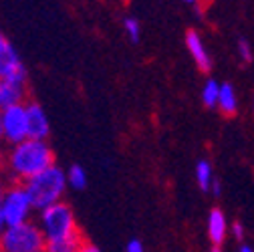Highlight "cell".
<instances>
[{
  "instance_id": "3",
  "label": "cell",
  "mask_w": 254,
  "mask_h": 252,
  "mask_svg": "<svg viewBox=\"0 0 254 252\" xmlns=\"http://www.w3.org/2000/svg\"><path fill=\"white\" fill-rule=\"evenodd\" d=\"M39 228L45 236V240H59V238H65L71 236L75 232H79L77 228V220L75 214L71 210V206H67L65 202H59L53 204L45 210L39 212Z\"/></svg>"
},
{
  "instance_id": "5",
  "label": "cell",
  "mask_w": 254,
  "mask_h": 252,
  "mask_svg": "<svg viewBox=\"0 0 254 252\" xmlns=\"http://www.w3.org/2000/svg\"><path fill=\"white\" fill-rule=\"evenodd\" d=\"M35 212L33 200H30L24 184H12L6 188L4 200H2V220L4 226H20L30 222V216Z\"/></svg>"
},
{
  "instance_id": "24",
  "label": "cell",
  "mask_w": 254,
  "mask_h": 252,
  "mask_svg": "<svg viewBox=\"0 0 254 252\" xmlns=\"http://www.w3.org/2000/svg\"><path fill=\"white\" fill-rule=\"evenodd\" d=\"M220 188H222V186H220V180L214 178V182H212V192H214V196H220Z\"/></svg>"
},
{
  "instance_id": "25",
  "label": "cell",
  "mask_w": 254,
  "mask_h": 252,
  "mask_svg": "<svg viewBox=\"0 0 254 252\" xmlns=\"http://www.w3.org/2000/svg\"><path fill=\"white\" fill-rule=\"evenodd\" d=\"M2 170H6V155L0 149V174H2Z\"/></svg>"
},
{
  "instance_id": "6",
  "label": "cell",
  "mask_w": 254,
  "mask_h": 252,
  "mask_svg": "<svg viewBox=\"0 0 254 252\" xmlns=\"http://www.w3.org/2000/svg\"><path fill=\"white\" fill-rule=\"evenodd\" d=\"M0 119H2L6 143L16 145V143H22L28 139V111H26L24 103L0 109Z\"/></svg>"
},
{
  "instance_id": "26",
  "label": "cell",
  "mask_w": 254,
  "mask_h": 252,
  "mask_svg": "<svg viewBox=\"0 0 254 252\" xmlns=\"http://www.w3.org/2000/svg\"><path fill=\"white\" fill-rule=\"evenodd\" d=\"M4 141V129H2V119H0V143Z\"/></svg>"
},
{
  "instance_id": "4",
  "label": "cell",
  "mask_w": 254,
  "mask_h": 252,
  "mask_svg": "<svg viewBox=\"0 0 254 252\" xmlns=\"http://www.w3.org/2000/svg\"><path fill=\"white\" fill-rule=\"evenodd\" d=\"M45 236L37 222L10 226L0 232V252H43Z\"/></svg>"
},
{
  "instance_id": "17",
  "label": "cell",
  "mask_w": 254,
  "mask_h": 252,
  "mask_svg": "<svg viewBox=\"0 0 254 252\" xmlns=\"http://www.w3.org/2000/svg\"><path fill=\"white\" fill-rule=\"evenodd\" d=\"M123 28H125V33H127V37H129L131 43H139V39H141V24H139L137 18L127 16L123 20Z\"/></svg>"
},
{
  "instance_id": "7",
  "label": "cell",
  "mask_w": 254,
  "mask_h": 252,
  "mask_svg": "<svg viewBox=\"0 0 254 252\" xmlns=\"http://www.w3.org/2000/svg\"><path fill=\"white\" fill-rule=\"evenodd\" d=\"M0 79L12 83H26V69L12 45H8L4 53L0 55Z\"/></svg>"
},
{
  "instance_id": "29",
  "label": "cell",
  "mask_w": 254,
  "mask_h": 252,
  "mask_svg": "<svg viewBox=\"0 0 254 252\" xmlns=\"http://www.w3.org/2000/svg\"><path fill=\"white\" fill-rule=\"evenodd\" d=\"M0 89H2V79H0Z\"/></svg>"
},
{
  "instance_id": "11",
  "label": "cell",
  "mask_w": 254,
  "mask_h": 252,
  "mask_svg": "<svg viewBox=\"0 0 254 252\" xmlns=\"http://www.w3.org/2000/svg\"><path fill=\"white\" fill-rule=\"evenodd\" d=\"M208 236L212 240L214 246H220L224 242V236H226V216L222 210L214 208L210 214H208Z\"/></svg>"
},
{
  "instance_id": "13",
  "label": "cell",
  "mask_w": 254,
  "mask_h": 252,
  "mask_svg": "<svg viewBox=\"0 0 254 252\" xmlns=\"http://www.w3.org/2000/svg\"><path fill=\"white\" fill-rule=\"evenodd\" d=\"M236 93H234V87L232 83H222L220 85V97H218V109L222 111V115L226 117H232L236 115Z\"/></svg>"
},
{
  "instance_id": "28",
  "label": "cell",
  "mask_w": 254,
  "mask_h": 252,
  "mask_svg": "<svg viewBox=\"0 0 254 252\" xmlns=\"http://www.w3.org/2000/svg\"><path fill=\"white\" fill-rule=\"evenodd\" d=\"M212 252H222V250H220V246H214V248H212Z\"/></svg>"
},
{
  "instance_id": "8",
  "label": "cell",
  "mask_w": 254,
  "mask_h": 252,
  "mask_svg": "<svg viewBox=\"0 0 254 252\" xmlns=\"http://www.w3.org/2000/svg\"><path fill=\"white\" fill-rule=\"evenodd\" d=\"M28 139L47 141L51 135V121L39 103H28Z\"/></svg>"
},
{
  "instance_id": "19",
  "label": "cell",
  "mask_w": 254,
  "mask_h": 252,
  "mask_svg": "<svg viewBox=\"0 0 254 252\" xmlns=\"http://www.w3.org/2000/svg\"><path fill=\"white\" fill-rule=\"evenodd\" d=\"M125 252H145V250H143V244H141L137 238H131L129 242H127Z\"/></svg>"
},
{
  "instance_id": "16",
  "label": "cell",
  "mask_w": 254,
  "mask_h": 252,
  "mask_svg": "<svg viewBox=\"0 0 254 252\" xmlns=\"http://www.w3.org/2000/svg\"><path fill=\"white\" fill-rule=\"evenodd\" d=\"M67 182L73 190H85L87 188V172L81 168V166H71L67 170Z\"/></svg>"
},
{
  "instance_id": "20",
  "label": "cell",
  "mask_w": 254,
  "mask_h": 252,
  "mask_svg": "<svg viewBox=\"0 0 254 252\" xmlns=\"http://www.w3.org/2000/svg\"><path fill=\"white\" fill-rule=\"evenodd\" d=\"M4 192H6V188H4L2 182H0V232L6 228V226H4V220H2V200H4Z\"/></svg>"
},
{
  "instance_id": "14",
  "label": "cell",
  "mask_w": 254,
  "mask_h": 252,
  "mask_svg": "<svg viewBox=\"0 0 254 252\" xmlns=\"http://www.w3.org/2000/svg\"><path fill=\"white\" fill-rule=\"evenodd\" d=\"M214 182V172H212V164L208 160H200L196 164V184L200 186L202 192H208Z\"/></svg>"
},
{
  "instance_id": "1",
  "label": "cell",
  "mask_w": 254,
  "mask_h": 252,
  "mask_svg": "<svg viewBox=\"0 0 254 252\" xmlns=\"http://www.w3.org/2000/svg\"><path fill=\"white\" fill-rule=\"evenodd\" d=\"M55 166V153L49 141L26 139L22 143L10 145L6 153V172L12 180L26 184L45 170Z\"/></svg>"
},
{
  "instance_id": "23",
  "label": "cell",
  "mask_w": 254,
  "mask_h": 252,
  "mask_svg": "<svg viewBox=\"0 0 254 252\" xmlns=\"http://www.w3.org/2000/svg\"><path fill=\"white\" fill-rule=\"evenodd\" d=\"M8 45H10V43H8V41H6V37L2 35V30H0V55L4 53V49H6Z\"/></svg>"
},
{
  "instance_id": "18",
  "label": "cell",
  "mask_w": 254,
  "mask_h": 252,
  "mask_svg": "<svg viewBox=\"0 0 254 252\" xmlns=\"http://www.w3.org/2000/svg\"><path fill=\"white\" fill-rule=\"evenodd\" d=\"M238 53H240V59H242L244 63H250V61H252V51H250L248 41L238 39Z\"/></svg>"
},
{
  "instance_id": "22",
  "label": "cell",
  "mask_w": 254,
  "mask_h": 252,
  "mask_svg": "<svg viewBox=\"0 0 254 252\" xmlns=\"http://www.w3.org/2000/svg\"><path fill=\"white\" fill-rule=\"evenodd\" d=\"M79 252H101V250L95 246V244H91V242H85V244L79 248Z\"/></svg>"
},
{
  "instance_id": "10",
  "label": "cell",
  "mask_w": 254,
  "mask_h": 252,
  "mask_svg": "<svg viewBox=\"0 0 254 252\" xmlns=\"http://www.w3.org/2000/svg\"><path fill=\"white\" fill-rule=\"evenodd\" d=\"M26 97V83H12V81H2V89H0V109L10 107V105H20Z\"/></svg>"
},
{
  "instance_id": "15",
  "label": "cell",
  "mask_w": 254,
  "mask_h": 252,
  "mask_svg": "<svg viewBox=\"0 0 254 252\" xmlns=\"http://www.w3.org/2000/svg\"><path fill=\"white\" fill-rule=\"evenodd\" d=\"M218 97H220V83L214 79H208L202 87V103L206 107H214L218 105Z\"/></svg>"
},
{
  "instance_id": "27",
  "label": "cell",
  "mask_w": 254,
  "mask_h": 252,
  "mask_svg": "<svg viewBox=\"0 0 254 252\" xmlns=\"http://www.w3.org/2000/svg\"><path fill=\"white\" fill-rule=\"evenodd\" d=\"M238 252H254V250H252L250 246H246V244H244V246H240V250H238Z\"/></svg>"
},
{
  "instance_id": "2",
  "label": "cell",
  "mask_w": 254,
  "mask_h": 252,
  "mask_svg": "<svg viewBox=\"0 0 254 252\" xmlns=\"http://www.w3.org/2000/svg\"><path fill=\"white\" fill-rule=\"evenodd\" d=\"M67 172L59 168V166H53L49 170H45L43 174H39L37 178L28 180L24 184L26 192L33 200V206L35 210H45L53 204H59L63 202V194L67 190Z\"/></svg>"
},
{
  "instance_id": "12",
  "label": "cell",
  "mask_w": 254,
  "mask_h": 252,
  "mask_svg": "<svg viewBox=\"0 0 254 252\" xmlns=\"http://www.w3.org/2000/svg\"><path fill=\"white\" fill-rule=\"evenodd\" d=\"M85 244L81 232H75L71 236H65V238H59V240H49L45 244V250L43 252H79V248Z\"/></svg>"
},
{
  "instance_id": "9",
  "label": "cell",
  "mask_w": 254,
  "mask_h": 252,
  "mask_svg": "<svg viewBox=\"0 0 254 252\" xmlns=\"http://www.w3.org/2000/svg\"><path fill=\"white\" fill-rule=\"evenodd\" d=\"M186 47H188L190 55H192L196 67H198L202 73H210V69H212V59H210V55H208V51H206V47H204L200 35L196 33L194 28H190L188 33H186Z\"/></svg>"
},
{
  "instance_id": "21",
  "label": "cell",
  "mask_w": 254,
  "mask_h": 252,
  "mask_svg": "<svg viewBox=\"0 0 254 252\" xmlns=\"http://www.w3.org/2000/svg\"><path fill=\"white\" fill-rule=\"evenodd\" d=\"M232 234H234V238H244V228H242V224L240 222H234L232 224Z\"/></svg>"
}]
</instances>
